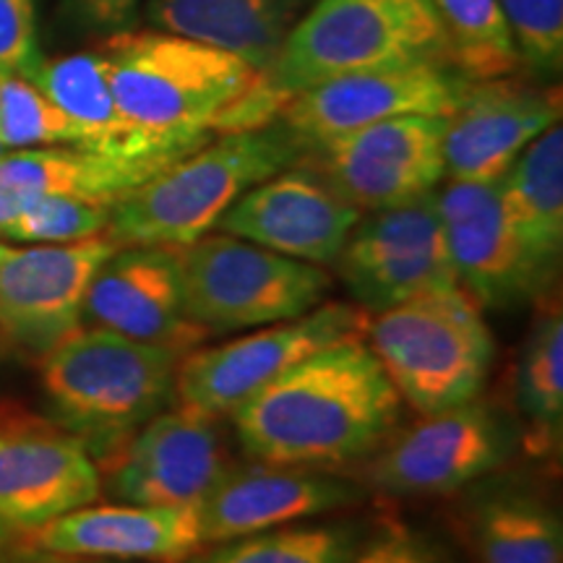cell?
Here are the masks:
<instances>
[{"instance_id": "1", "label": "cell", "mask_w": 563, "mask_h": 563, "mask_svg": "<svg viewBox=\"0 0 563 563\" xmlns=\"http://www.w3.org/2000/svg\"><path fill=\"white\" fill-rule=\"evenodd\" d=\"M363 340L350 336L313 352L230 415L253 462L344 467L397 431L405 402Z\"/></svg>"}, {"instance_id": "2", "label": "cell", "mask_w": 563, "mask_h": 563, "mask_svg": "<svg viewBox=\"0 0 563 563\" xmlns=\"http://www.w3.org/2000/svg\"><path fill=\"white\" fill-rule=\"evenodd\" d=\"M102 55L121 118L173 162L224 133L232 110L262 81L241 55L162 30L112 34Z\"/></svg>"}, {"instance_id": "3", "label": "cell", "mask_w": 563, "mask_h": 563, "mask_svg": "<svg viewBox=\"0 0 563 563\" xmlns=\"http://www.w3.org/2000/svg\"><path fill=\"white\" fill-rule=\"evenodd\" d=\"M306 157V146L285 123L220 133L123 196L110 211L104 235L123 245L186 249L217 228L232 203Z\"/></svg>"}, {"instance_id": "4", "label": "cell", "mask_w": 563, "mask_h": 563, "mask_svg": "<svg viewBox=\"0 0 563 563\" xmlns=\"http://www.w3.org/2000/svg\"><path fill=\"white\" fill-rule=\"evenodd\" d=\"M178 352L104 327H79L40 355V384L53 420L110 460L175 399Z\"/></svg>"}, {"instance_id": "5", "label": "cell", "mask_w": 563, "mask_h": 563, "mask_svg": "<svg viewBox=\"0 0 563 563\" xmlns=\"http://www.w3.org/2000/svg\"><path fill=\"white\" fill-rule=\"evenodd\" d=\"M449 60L433 0H313L258 81L272 110L316 84L399 63Z\"/></svg>"}, {"instance_id": "6", "label": "cell", "mask_w": 563, "mask_h": 563, "mask_svg": "<svg viewBox=\"0 0 563 563\" xmlns=\"http://www.w3.org/2000/svg\"><path fill=\"white\" fill-rule=\"evenodd\" d=\"M365 336L402 402L418 415L481 397L496 352L483 308L462 290L422 295L373 313Z\"/></svg>"}, {"instance_id": "7", "label": "cell", "mask_w": 563, "mask_h": 563, "mask_svg": "<svg viewBox=\"0 0 563 563\" xmlns=\"http://www.w3.org/2000/svg\"><path fill=\"white\" fill-rule=\"evenodd\" d=\"M183 287L188 316L211 336L298 319L321 306L332 279L323 266L207 232L183 249Z\"/></svg>"}, {"instance_id": "8", "label": "cell", "mask_w": 563, "mask_h": 563, "mask_svg": "<svg viewBox=\"0 0 563 563\" xmlns=\"http://www.w3.org/2000/svg\"><path fill=\"white\" fill-rule=\"evenodd\" d=\"M368 319V311L355 302L332 300L217 347H196L178 363L175 402L214 420L230 418L253 394L308 355L350 336H365Z\"/></svg>"}, {"instance_id": "9", "label": "cell", "mask_w": 563, "mask_h": 563, "mask_svg": "<svg viewBox=\"0 0 563 563\" xmlns=\"http://www.w3.org/2000/svg\"><path fill=\"white\" fill-rule=\"evenodd\" d=\"M334 266L355 306L368 313L422 295L460 290L435 191L361 217Z\"/></svg>"}, {"instance_id": "10", "label": "cell", "mask_w": 563, "mask_h": 563, "mask_svg": "<svg viewBox=\"0 0 563 563\" xmlns=\"http://www.w3.org/2000/svg\"><path fill=\"white\" fill-rule=\"evenodd\" d=\"M509 452V422L473 399L391 433L368 456L363 483L399 498L446 496L501 467Z\"/></svg>"}, {"instance_id": "11", "label": "cell", "mask_w": 563, "mask_h": 563, "mask_svg": "<svg viewBox=\"0 0 563 563\" xmlns=\"http://www.w3.org/2000/svg\"><path fill=\"white\" fill-rule=\"evenodd\" d=\"M441 115H402L327 139L306 152L334 191L361 211L402 207L446 178Z\"/></svg>"}, {"instance_id": "12", "label": "cell", "mask_w": 563, "mask_h": 563, "mask_svg": "<svg viewBox=\"0 0 563 563\" xmlns=\"http://www.w3.org/2000/svg\"><path fill=\"white\" fill-rule=\"evenodd\" d=\"M100 493V464L79 435L53 418L0 405V522L30 532L95 504Z\"/></svg>"}, {"instance_id": "13", "label": "cell", "mask_w": 563, "mask_h": 563, "mask_svg": "<svg viewBox=\"0 0 563 563\" xmlns=\"http://www.w3.org/2000/svg\"><path fill=\"white\" fill-rule=\"evenodd\" d=\"M467 84V76L443 60L355 70L302 89L282 104L277 118L308 152L321 141L391 118H446L460 104Z\"/></svg>"}, {"instance_id": "14", "label": "cell", "mask_w": 563, "mask_h": 563, "mask_svg": "<svg viewBox=\"0 0 563 563\" xmlns=\"http://www.w3.org/2000/svg\"><path fill=\"white\" fill-rule=\"evenodd\" d=\"M232 467L214 418L175 405L139 428L100 464L102 485L136 506H201Z\"/></svg>"}, {"instance_id": "15", "label": "cell", "mask_w": 563, "mask_h": 563, "mask_svg": "<svg viewBox=\"0 0 563 563\" xmlns=\"http://www.w3.org/2000/svg\"><path fill=\"white\" fill-rule=\"evenodd\" d=\"M108 235L76 243H0V334L42 355L81 327L84 295L115 253Z\"/></svg>"}, {"instance_id": "16", "label": "cell", "mask_w": 563, "mask_h": 563, "mask_svg": "<svg viewBox=\"0 0 563 563\" xmlns=\"http://www.w3.org/2000/svg\"><path fill=\"white\" fill-rule=\"evenodd\" d=\"M361 217V209L342 199L332 183L300 159L243 194L214 230L295 262L332 266Z\"/></svg>"}, {"instance_id": "17", "label": "cell", "mask_w": 563, "mask_h": 563, "mask_svg": "<svg viewBox=\"0 0 563 563\" xmlns=\"http://www.w3.org/2000/svg\"><path fill=\"white\" fill-rule=\"evenodd\" d=\"M81 319L178 355L209 340L186 311L183 249L175 245L115 249L89 282Z\"/></svg>"}, {"instance_id": "18", "label": "cell", "mask_w": 563, "mask_h": 563, "mask_svg": "<svg viewBox=\"0 0 563 563\" xmlns=\"http://www.w3.org/2000/svg\"><path fill=\"white\" fill-rule=\"evenodd\" d=\"M559 121V89L509 81L506 76L470 81L443 129V167L449 180L504 178L519 154Z\"/></svg>"}, {"instance_id": "19", "label": "cell", "mask_w": 563, "mask_h": 563, "mask_svg": "<svg viewBox=\"0 0 563 563\" xmlns=\"http://www.w3.org/2000/svg\"><path fill=\"white\" fill-rule=\"evenodd\" d=\"M460 290L483 311L543 298L504 211L501 178L452 180L435 194Z\"/></svg>"}, {"instance_id": "20", "label": "cell", "mask_w": 563, "mask_h": 563, "mask_svg": "<svg viewBox=\"0 0 563 563\" xmlns=\"http://www.w3.org/2000/svg\"><path fill=\"white\" fill-rule=\"evenodd\" d=\"M16 545L81 559L188 563L201 551L199 506H81L21 532Z\"/></svg>"}, {"instance_id": "21", "label": "cell", "mask_w": 563, "mask_h": 563, "mask_svg": "<svg viewBox=\"0 0 563 563\" xmlns=\"http://www.w3.org/2000/svg\"><path fill=\"white\" fill-rule=\"evenodd\" d=\"M361 501V490L327 470L249 464L232 467L199 506L203 543L279 530Z\"/></svg>"}, {"instance_id": "22", "label": "cell", "mask_w": 563, "mask_h": 563, "mask_svg": "<svg viewBox=\"0 0 563 563\" xmlns=\"http://www.w3.org/2000/svg\"><path fill=\"white\" fill-rule=\"evenodd\" d=\"M165 167L79 146H40L0 157V232L42 196H79L115 207Z\"/></svg>"}, {"instance_id": "23", "label": "cell", "mask_w": 563, "mask_h": 563, "mask_svg": "<svg viewBox=\"0 0 563 563\" xmlns=\"http://www.w3.org/2000/svg\"><path fill=\"white\" fill-rule=\"evenodd\" d=\"M313 0H150L154 30L183 34L241 55L266 74Z\"/></svg>"}, {"instance_id": "24", "label": "cell", "mask_w": 563, "mask_h": 563, "mask_svg": "<svg viewBox=\"0 0 563 563\" xmlns=\"http://www.w3.org/2000/svg\"><path fill=\"white\" fill-rule=\"evenodd\" d=\"M504 211L540 292L559 282L563 253V129L532 141L501 178Z\"/></svg>"}, {"instance_id": "25", "label": "cell", "mask_w": 563, "mask_h": 563, "mask_svg": "<svg viewBox=\"0 0 563 563\" xmlns=\"http://www.w3.org/2000/svg\"><path fill=\"white\" fill-rule=\"evenodd\" d=\"M30 79L51 97L55 108L74 125L76 136H79V150L152 162L159 167L173 165V159L152 152L121 118L110 89L108 63H104L102 51L42 60Z\"/></svg>"}, {"instance_id": "26", "label": "cell", "mask_w": 563, "mask_h": 563, "mask_svg": "<svg viewBox=\"0 0 563 563\" xmlns=\"http://www.w3.org/2000/svg\"><path fill=\"white\" fill-rule=\"evenodd\" d=\"M470 543L475 563H561V517L538 493L496 490L475 506Z\"/></svg>"}, {"instance_id": "27", "label": "cell", "mask_w": 563, "mask_h": 563, "mask_svg": "<svg viewBox=\"0 0 563 563\" xmlns=\"http://www.w3.org/2000/svg\"><path fill=\"white\" fill-rule=\"evenodd\" d=\"M517 399L530 426V449L538 454L551 452L563 422V316L559 306H548L527 336L517 373Z\"/></svg>"}, {"instance_id": "28", "label": "cell", "mask_w": 563, "mask_h": 563, "mask_svg": "<svg viewBox=\"0 0 563 563\" xmlns=\"http://www.w3.org/2000/svg\"><path fill=\"white\" fill-rule=\"evenodd\" d=\"M449 60L470 81L504 79L522 66L498 0H433Z\"/></svg>"}, {"instance_id": "29", "label": "cell", "mask_w": 563, "mask_h": 563, "mask_svg": "<svg viewBox=\"0 0 563 563\" xmlns=\"http://www.w3.org/2000/svg\"><path fill=\"white\" fill-rule=\"evenodd\" d=\"M352 527H279L245 534L191 559V563H347L357 551Z\"/></svg>"}, {"instance_id": "30", "label": "cell", "mask_w": 563, "mask_h": 563, "mask_svg": "<svg viewBox=\"0 0 563 563\" xmlns=\"http://www.w3.org/2000/svg\"><path fill=\"white\" fill-rule=\"evenodd\" d=\"M0 141L9 152L79 146L76 129L30 76L0 74Z\"/></svg>"}, {"instance_id": "31", "label": "cell", "mask_w": 563, "mask_h": 563, "mask_svg": "<svg viewBox=\"0 0 563 563\" xmlns=\"http://www.w3.org/2000/svg\"><path fill=\"white\" fill-rule=\"evenodd\" d=\"M112 207L79 196H42L0 235L16 243H76L102 235Z\"/></svg>"}, {"instance_id": "32", "label": "cell", "mask_w": 563, "mask_h": 563, "mask_svg": "<svg viewBox=\"0 0 563 563\" xmlns=\"http://www.w3.org/2000/svg\"><path fill=\"white\" fill-rule=\"evenodd\" d=\"M519 60L551 79L563 66V0H498Z\"/></svg>"}, {"instance_id": "33", "label": "cell", "mask_w": 563, "mask_h": 563, "mask_svg": "<svg viewBox=\"0 0 563 563\" xmlns=\"http://www.w3.org/2000/svg\"><path fill=\"white\" fill-rule=\"evenodd\" d=\"M42 0H0V74L32 76L45 60L40 47Z\"/></svg>"}, {"instance_id": "34", "label": "cell", "mask_w": 563, "mask_h": 563, "mask_svg": "<svg viewBox=\"0 0 563 563\" xmlns=\"http://www.w3.org/2000/svg\"><path fill=\"white\" fill-rule=\"evenodd\" d=\"M347 563H452L446 551L405 525H384Z\"/></svg>"}, {"instance_id": "35", "label": "cell", "mask_w": 563, "mask_h": 563, "mask_svg": "<svg viewBox=\"0 0 563 563\" xmlns=\"http://www.w3.org/2000/svg\"><path fill=\"white\" fill-rule=\"evenodd\" d=\"M141 0H60V19L68 30L81 34L129 32Z\"/></svg>"}, {"instance_id": "36", "label": "cell", "mask_w": 563, "mask_h": 563, "mask_svg": "<svg viewBox=\"0 0 563 563\" xmlns=\"http://www.w3.org/2000/svg\"><path fill=\"white\" fill-rule=\"evenodd\" d=\"M3 563H104L102 559H81V555H60V553H45L32 551V548L19 545V559H5Z\"/></svg>"}, {"instance_id": "37", "label": "cell", "mask_w": 563, "mask_h": 563, "mask_svg": "<svg viewBox=\"0 0 563 563\" xmlns=\"http://www.w3.org/2000/svg\"><path fill=\"white\" fill-rule=\"evenodd\" d=\"M19 534L11 530V527H5L3 522H0V551H5V548H11L13 543H16Z\"/></svg>"}, {"instance_id": "38", "label": "cell", "mask_w": 563, "mask_h": 563, "mask_svg": "<svg viewBox=\"0 0 563 563\" xmlns=\"http://www.w3.org/2000/svg\"><path fill=\"white\" fill-rule=\"evenodd\" d=\"M9 347H11V344L5 342V336H3V334H0V357H3L5 352H9Z\"/></svg>"}, {"instance_id": "39", "label": "cell", "mask_w": 563, "mask_h": 563, "mask_svg": "<svg viewBox=\"0 0 563 563\" xmlns=\"http://www.w3.org/2000/svg\"><path fill=\"white\" fill-rule=\"evenodd\" d=\"M5 152H9V150H5V146H3V141H0V157H3Z\"/></svg>"}, {"instance_id": "40", "label": "cell", "mask_w": 563, "mask_h": 563, "mask_svg": "<svg viewBox=\"0 0 563 563\" xmlns=\"http://www.w3.org/2000/svg\"><path fill=\"white\" fill-rule=\"evenodd\" d=\"M3 553H5V551H0V563H3Z\"/></svg>"}]
</instances>
